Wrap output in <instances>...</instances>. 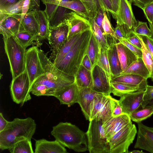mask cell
Listing matches in <instances>:
<instances>
[{"mask_svg": "<svg viewBox=\"0 0 153 153\" xmlns=\"http://www.w3.org/2000/svg\"><path fill=\"white\" fill-rule=\"evenodd\" d=\"M39 57L45 73L33 82L30 93L36 96H52L55 97L75 82V77L57 68L41 50Z\"/></svg>", "mask_w": 153, "mask_h": 153, "instance_id": "1", "label": "cell"}, {"mask_svg": "<svg viewBox=\"0 0 153 153\" xmlns=\"http://www.w3.org/2000/svg\"><path fill=\"white\" fill-rule=\"evenodd\" d=\"M36 128L35 121L31 117L15 118L9 122L5 128L0 132V149L2 150L8 149L23 138L31 139Z\"/></svg>", "mask_w": 153, "mask_h": 153, "instance_id": "2", "label": "cell"}, {"mask_svg": "<svg viewBox=\"0 0 153 153\" xmlns=\"http://www.w3.org/2000/svg\"><path fill=\"white\" fill-rule=\"evenodd\" d=\"M51 134L65 147L78 152L88 150L86 133L75 125L60 122L53 127Z\"/></svg>", "mask_w": 153, "mask_h": 153, "instance_id": "3", "label": "cell"}, {"mask_svg": "<svg viewBox=\"0 0 153 153\" xmlns=\"http://www.w3.org/2000/svg\"><path fill=\"white\" fill-rule=\"evenodd\" d=\"M92 33L91 28L82 33L70 51L54 65L63 72L75 77L86 54Z\"/></svg>", "mask_w": 153, "mask_h": 153, "instance_id": "4", "label": "cell"}, {"mask_svg": "<svg viewBox=\"0 0 153 153\" xmlns=\"http://www.w3.org/2000/svg\"><path fill=\"white\" fill-rule=\"evenodd\" d=\"M4 48L8 57L12 79L25 70L26 49L13 35L4 36Z\"/></svg>", "mask_w": 153, "mask_h": 153, "instance_id": "5", "label": "cell"}, {"mask_svg": "<svg viewBox=\"0 0 153 153\" xmlns=\"http://www.w3.org/2000/svg\"><path fill=\"white\" fill-rule=\"evenodd\" d=\"M100 120H94L89 121L86 132L88 151L90 153H109L108 141Z\"/></svg>", "mask_w": 153, "mask_h": 153, "instance_id": "6", "label": "cell"}, {"mask_svg": "<svg viewBox=\"0 0 153 153\" xmlns=\"http://www.w3.org/2000/svg\"><path fill=\"white\" fill-rule=\"evenodd\" d=\"M117 100L110 95L99 94L91 103L89 109V121L95 120L103 123L111 117Z\"/></svg>", "mask_w": 153, "mask_h": 153, "instance_id": "7", "label": "cell"}, {"mask_svg": "<svg viewBox=\"0 0 153 153\" xmlns=\"http://www.w3.org/2000/svg\"><path fill=\"white\" fill-rule=\"evenodd\" d=\"M137 133L136 127L131 122L108 140L109 153H128Z\"/></svg>", "mask_w": 153, "mask_h": 153, "instance_id": "8", "label": "cell"}, {"mask_svg": "<svg viewBox=\"0 0 153 153\" xmlns=\"http://www.w3.org/2000/svg\"><path fill=\"white\" fill-rule=\"evenodd\" d=\"M30 85L28 74L26 69L21 74L13 79L10 89L12 98L14 102L22 106L31 97L30 95Z\"/></svg>", "mask_w": 153, "mask_h": 153, "instance_id": "9", "label": "cell"}, {"mask_svg": "<svg viewBox=\"0 0 153 153\" xmlns=\"http://www.w3.org/2000/svg\"><path fill=\"white\" fill-rule=\"evenodd\" d=\"M49 27L50 33L48 39L52 52L49 59L53 62L58 52L67 40L69 24L68 20L65 19L58 25Z\"/></svg>", "mask_w": 153, "mask_h": 153, "instance_id": "10", "label": "cell"}, {"mask_svg": "<svg viewBox=\"0 0 153 153\" xmlns=\"http://www.w3.org/2000/svg\"><path fill=\"white\" fill-rule=\"evenodd\" d=\"M39 50L37 46H33L26 50L25 67L30 87L36 79L45 73L39 57Z\"/></svg>", "mask_w": 153, "mask_h": 153, "instance_id": "11", "label": "cell"}, {"mask_svg": "<svg viewBox=\"0 0 153 153\" xmlns=\"http://www.w3.org/2000/svg\"><path fill=\"white\" fill-rule=\"evenodd\" d=\"M131 3L128 0H120L115 19L117 25L123 26L129 33L133 32L138 24L133 13Z\"/></svg>", "mask_w": 153, "mask_h": 153, "instance_id": "12", "label": "cell"}, {"mask_svg": "<svg viewBox=\"0 0 153 153\" xmlns=\"http://www.w3.org/2000/svg\"><path fill=\"white\" fill-rule=\"evenodd\" d=\"M92 82L90 88L100 94L110 95V80L105 71L97 65L92 70Z\"/></svg>", "mask_w": 153, "mask_h": 153, "instance_id": "13", "label": "cell"}, {"mask_svg": "<svg viewBox=\"0 0 153 153\" xmlns=\"http://www.w3.org/2000/svg\"><path fill=\"white\" fill-rule=\"evenodd\" d=\"M65 19L68 20L69 24L67 39L75 35L91 28V24L88 19L81 16L75 12L66 13L64 16V20Z\"/></svg>", "mask_w": 153, "mask_h": 153, "instance_id": "14", "label": "cell"}, {"mask_svg": "<svg viewBox=\"0 0 153 153\" xmlns=\"http://www.w3.org/2000/svg\"><path fill=\"white\" fill-rule=\"evenodd\" d=\"M21 16L0 13V32L3 36H16L24 30L20 23Z\"/></svg>", "mask_w": 153, "mask_h": 153, "instance_id": "15", "label": "cell"}, {"mask_svg": "<svg viewBox=\"0 0 153 153\" xmlns=\"http://www.w3.org/2000/svg\"><path fill=\"white\" fill-rule=\"evenodd\" d=\"M138 131L134 148L142 149L153 153V127L137 123Z\"/></svg>", "mask_w": 153, "mask_h": 153, "instance_id": "16", "label": "cell"}, {"mask_svg": "<svg viewBox=\"0 0 153 153\" xmlns=\"http://www.w3.org/2000/svg\"><path fill=\"white\" fill-rule=\"evenodd\" d=\"M145 90L138 91L126 94L118 100L123 113L129 115L141 106Z\"/></svg>", "mask_w": 153, "mask_h": 153, "instance_id": "17", "label": "cell"}, {"mask_svg": "<svg viewBox=\"0 0 153 153\" xmlns=\"http://www.w3.org/2000/svg\"><path fill=\"white\" fill-rule=\"evenodd\" d=\"M131 122L130 116L124 113L117 116H112L109 118L103 123L108 140Z\"/></svg>", "mask_w": 153, "mask_h": 153, "instance_id": "18", "label": "cell"}, {"mask_svg": "<svg viewBox=\"0 0 153 153\" xmlns=\"http://www.w3.org/2000/svg\"><path fill=\"white\" fill-rule=\"evenodd\" d=\"M66 149L58 141H50L44 139L36 140L34 153H66Z\"/></svg>", "mask_w": 153, "mask_h": 153, "instance_id": "19", "label": "cell"}, {"mask_svg": "<svg viewBox=\"0 0 153 153\" xmlns=\"http://www.w3.org/2000/svg\"><path fill=\"white\" fill-rule=\"evenodd\" d=\"M77 103L79 105L86 120H89L90 105L95 97L100 94L93 91L90 88H79Z\"/></svg>", "mask_w": 153, "mask_h": 153, "instance_id": "20", "label": "cell"}, {"mask_svg": "<svg viewBox=\"0 0 153 153\" xmlns=\"http://www.w3.org/2000/svg\"><path fill=\"white\" fill-rule=\"evenodd\" d=\"M116 46L123 71L136 61L138 57L122 43L118 42L116 44Z\"/></svg>", "mask_w": 153, "mask_h": 153, "instance_id": "21", "label": "cell"}, {"mask_svg": "<svg viewBox=\"0 0 153 153\" xmlns=\"http://www.w3.org/2000/svg\"><path fill=\"white\" fill-rule=\"evenodd\" d=\"M37 16L39 24V29L37 35L34 37V41L38 45H40V41L48 39L50 33L49 21L44 10H37Z\"/></svg>", "mask_w": 153, "mask_h": 153, "instance_id": "22", "label": "cell"}, {"mask_svg": "<svg viewBox=\"0 0 153 153\" xmlns=\"http://www.w3.org/2000/svg\"><path fill=\"white\" fill-rule=\"evenodd\" d=\"M117 43L115 42L109 43V46L107 49L111 78L119 76L122 71L116 46V44Z\"/></svg>", "mask_w": 153, "mask_h": 153, "instance_id": "23", "label": "cell"}, {"mask_svg": "<svg viewBox=\"0 0 153 153\" xmlns=\"http://www.w3.org/2000/svg\"><path fill=\"white\" fill-rule=\"evenodd\" d=\"M36 10H29L22 20L21 24L24 30L27 31L35 36L39 29V24Z\"/></svg>", "mask_w": 153, "mask_h": 153, "instance_id": "24", "label": "cell"}, {"mask_svg": "<svg viewBox=\"0 0 153 153\" xmlns=\"http://www.w3.org/2000/svg\"><path fill=\"white\" fill-rule=\"evenodd\" d=\"M79 91V88L75 82L56 98L59 100L61 104L66 105L70 107L77 103Z\"/></svg>", "mask_w": 153, "mask_h": 153, "instance_id": "25", "label": "cell"}, {"mask_svg": "<svg viewBox=\"0 0 153 153\" xmlns=\"http://www.w3.org/2000/svg\"><path fill=\"white\" fill-rule=\"evenodd\" d=\"M111 93L118 97H121L129 93L138 91L145 90L146 88L125 83L110 82Z\"/></svg>", "mask_w": 153, "mask_h": 153, "instance_id": "26", "label": "cell"}, {"mask_svg": "<svg viewBox=\"0 0 153 153\" xmlns=\"http://www.w3.org/2000/svg\"><path fill=\"white\" fill-rule=\"evenodd\" d=\"M127 74L137 75L146 79L150 78V76L149 72L142 58H138L136 61L120 74V75Z\"/></svg>", "mask_w": 153, "mask_h": 153, "instance_id": "27", "label": "cell"}, {"mask_svg": "<svg viewBox=\"0 0 153 153\" xmlns=\"http://www.w3.org/2000/svg\"><path fill=\"white\" fill-rule=\"evenodd\" d=\"M110 82H122L146 88L148 85L147 79L140 76L133 74L120 75L112 77Z\"/></svg>", "mask_w": 153, "mask_h": 153, "instance_id": "28", "label": "cell"}, {"mask_svg": "<svg viewBox=\"0 0 153 153\" xmlns=\"http://www.w3.org/2000/svg\"><path fill=\"white\" fill-rule=\"evenodd\" d=\"M75 79L78 88H90L92 82V73L81 65L75 76Z\"/></svg>", "mask_w": 153, "mask_h": 153, "instance_id": "29", "label": "cell"}, {"mask_svg": "<svg viewBox=\"0 0 153 153\" xmlns=\"http://www.w3.org/2000/svg\"><path fill=\"white\" fill-rule=\"evenodd\" d=\"M60 2H57L59 5L72 10L79 15L89 20V15L86 9L79 0H71L64 3Z\"/></svg>", "mask_w": 153, "mask_h": 153, "instance_id": "30", "label": "cell"}, {"mask_svg": "<svg viewBox=\"0 0 153 153\" xmlns=\"http://www.w3.org/2000/svg\"><path fill=\"white\" fill-rule=\"evenodd\" d=\"M100 52L98 44L92 31L86 53L90 60L92 71L94 67L97 65Z\"/></svg>", "mask_w": 153, "mask_h": 153, "instance_id": "31", "label": "cell"}, {"mask_svg": "<svg viewBox=\"0 0 153 153\" xmlns=\"http://www.w3.org/2000/svg\"><path fill=\"white\" fill-rule=\"evenodd\" d=\"M92 33L98 44L100 51L101 48L108 49L109 45L107 38L96 23L95 19L89 20Z\"/></svg>", "mask_w": 153, "mask_h": 153, "instance_id": "32", "label": "cell"}, {"mask_svg": "<svg viewBox=\"0 0 153 153\" xmlns=\"http://www.w3.org/2000/svg\"><path fill=\"white\" fill-rule=\"evenodd\" d=\"M11 153H33L31 139L25 138L15 143L8 149Z\"/></svg>", "mask_w": 153, "mask_h": 153, "instance_id": "33", "label": "cell"}, {"mask_svg": "<svg viewBox=\"0 0 153 153\" xmlns=\"http://www.w3.org/2000/svg\"><path fill=\"white\" fill-rule=\"evenodd\" d=\"M153 114V107L147 105L144 107L141 106L129 116L131 120L137 123L149 117Z\"/></svg>", "mask_w": 153, "mask_h": 153, "instance_id": "34", "label": "cell"}, {"mask_svg": "<svg viewBox=\"0 0 153 153\" xmlns=\"http://www.w3.org/2000/svg\"><path fill=\"white\" fill-rule=\"evenodd\" d=\"M81 33L75 35L67 40L58 52L54 60L52 62L53 65L60 62L70 51L79 38Z\"/></svg>", "mask_w": 153, "mask_h": 153, "instance_id": "35", "label": "cell"}, {"mask_svg": "<svg viewBox=\"0 0 153 153\" xmlns=\"http://www.w3.org/2000/svg\"><path fill=\"white\" fill-rule=\"evenodd\" d=\"M142 45L141 50L143 61L149 72L150 78L153 82V57L139 35H137Z\"/></svg>", "mask_w": 153, "mask_h": 153, "instance_id": "36", "label": "cell"}, {"mask_svg": "<svg viewBox=\"0 0 153 153\" xmlns=\"http://www.w3.org/2000/svg\"><path fill=\"white\" fill-rule=\"evenodd\" d=\"M102 25L104 33L107 37L108 43L112 41L118 42L116 36L114 28H112L111 26L105 12L104 13V17Z\"/></svg>", "mask_w": 153, "mask_h": 153, "instance_id": "37", "label": "cell"}, {"mask_svg": "<svg viewBox=\"0 0 153 153\" xmlns=\"http://www.w3.org/2000/svg\"><path fill=\"white\" fill-rule=\"evenodd\" d=\"M97 65L105 72L110 79H111V74L107 54V49L101 48Z\"/></svg>", "mask_w": 153, "mask_h": 153, "instance_id": "38", "label": "cell"}, {"mask_svg": "<svg viewBox=\"0 0 153 153\" xmlns=\"http://www.w3.org/2000/svg\"><path fill=\"white\" fill-rule=\"evenodd\" d=\"M84 4L88 12L89 20L95 19L98 11L100 8L97 0H79Z\"/></svg>", "mask_w": 153, "mask_h": 153, "instance_id": "39", "label": "cell"}, {"mask_svg": "<svg viewBox=\"0 0 153 153\" xmlns=\"http://www.w3.org/2000/svg\"><path fill=\"white\" fill-rule=\"evenodd\" d=\"M18 42L25 49L28 46L34 44V37L33 35L25 30L19 31L15 36Z\"/></svg>", "mask_w": 153, "mask_h": 153, "instance_id": "40", "label": "cell"}, {"mask_svg": "<svg viewBox=\"0 0 153 153\" xmlns=\"http://www.w3.org/2000/svg\"><path fill=\"white\" fill-rule=\"evenodd\" d=\"M133 32L136 35L152 37V33L150 28L148 27L146 22L138 21L137 25L135 28Z\"/></svg>", "mask_w": 153, "mask_h": 153, "instance_id": "41", "label": "cell"}, {"mask_svg": "<svg viewBox=\"0 0 153 153\" xmlns=\"http://www.w3.org/2000/svg\"><path fill=\"white\" fill-rule=\"evenodd\" d=\"M25 0H20L17 3L8 9L0 11V13L7 15H17L21 16L22 7Z\"/></svg>", "mask_w": 153, "mask_h": 153, "instance_id": "42", "label": "cell"}, {"mask_svg": "<svg viewBox=\"0 0 153 153\" xmlns=\"http://www.w3.org/2000/svg\"><path fill=\"white\" fill-rule=\"evenodd\" d=\"M153 100V86L147 85L143 97L141 106L144 107Z\"/></svg>", "mask_w": 153, "mask_h": 153, "instance_id": "43", "label": "cell"}, {"mask_svg": "<svg viewBox=\"0 0 153 153\" xmlns=\"http://www.w3.org/2000/svg\"><path fill=\"white\" fill-rule=\"evenodd\" d=\"M118 42L122 43L134 53L138 58H142V53L140 49L132 44L125 39H120Z\"/></svg>", "mask_w": 153, "mask_h": 153, "instance_id": "44", "label": "cell"}, {"mask_svg": "<svg viewBox=\"0 0 153 153\" xmlns=\"http://www.w3.org/2000/svg\"><path fill=\"white\" fill-rule=\"evenodd\" d=\"M114 30L118 40L120 39H126L129 34L123 26L119 25H117Z\"/></svg>", "mask_w": 153, "mask_h": 153, "instance_id": "45", "label": "cell"}, {"mask_svg": "<svg viewBox=\"0 0 153 153\" xmlns=\"http://www.w3.org/2000/svg\"><path fill=\"white\" fill-rule=\"evenodd\" d=\"M142 10L149 23H152L153 20V2L146 6Z\"/></svg>", "mask_w": 153, "mask_h": 153, "instance_id": "46", "label": "cell"}, {"mask_svg": "<svg viewBox=\"0 0 153 153\" xmlns=\"http://www.w3.org/2000/svg\"><path fill=\"white\" fill-rule=\"evenodd\" d=\"M126 39L132 44L141 49L142 45L141 42L137 35L133 32H131Z\"/></svg>", "mask_w": 153, "mask_h": 153, "instance_id": "47", "label": "cell"}, {"mask_svg": "<svg viewBox=\"0 0 153 153\" xmlns=\"http://www.w3.org/2000/svg\"><path fill=\"white\" fill-rule=\"evenodd\" d=\"M20 0H0V11L5 10L13 5Z\"/></svg>", "mask_w": 153, "mask_h": 153, "instance_id": "48", "label": "cell"}, {"mask_svg": "<svg viewBox=\"0 0 153 153\" xmlns=\"http://www.w3.org/2000/svg\"><path fill=\"white\" fill-rule=\"evenodd\" d=\"M153 57V38L139 35Z\"/></svg>", "mask_w": 153, "mask_h": 153, "instance_id": "49", "label": "cell"}, {"mask_svg": "<svg viewBox=\"0 0 153 153\" xmlns=\"http://www.w3.org/2000/svg\"><path fill=\"white\" fill-rule=\"evenodd\" d=\"M105 12L103 11L100 8L98 11L95 18V21L96 23L104 34H105L102 27V24L103 19L104 17V13Z\"/></svg>", "mask_w": 153, "mask_h": 153, "instance_id": "50", "label": "cell"}, {"mask_svg": "<svg viewBox=\"0 0 153 153\" xmlns=\"http://www.w3.org/2000/svg\"><path fill=\"white\" fill-rule=\"evenodd\" d=\"M129 1L134 5L142 9L146 6L153 2V0H129Z\"/></svg>", "mask_w": 153, "mask_h": 153, "instance_id": "51", "label": "cell"}, {"mask_svg": "<svg viewBox=\"0 0 153 153\" xmlns=\"http://www.w3.org/2000/svg\"><path fill=\"white\" fill-rule=\"evenodd\" d=\"M30 3V0H25L24 2L22 7V13L20 20L21 23L25 15L29 11Z\"/></svg>", "mask_w": 153, "mask_h": 153, "instance_id": "52", "label": "cell"}, {"mask_svg": "<svg viewBox=\"0 0 153 153\" xmlns=\"http://www.w3.org/2000/svg\"><path fill=\"white\" fill-rule=\"evenodd\" d=\"M81 65L92 73V68L91 62L87 54H86L84 57Z\"/></svg>", "mask_w": 153, "mask_h": 153, "instance_id": "53", "label": "cell"}, {"mask_svg": "<svg viewBox=\"0 0 153 153\" xmlns=\"http://www.w3.org/2000/svg\"><path fill=\"white\" fill-rule=\"evenodd\" d=\"M122 108L118 100L112 112L113 116H117L123 114Z\"/></svg>", "mask_w": 153, "mask_h": 153, "instance_id": "54", "label": "cell"}, {"mask_svg": "<svg viewBox=\"0 0 153 153\" xmlns=\"http://www.w3.org/2000/svg\"><path fill=\"white\" fill-rule=\"evenodd\" d=\"M9 121L4 117L2 113H0V132L3 131L7 126Z\"/></svg>", "mask_w": 153, "mask_h": 153, "instance_id": "55", "label": "cell"}, {"mask_svg": "<svg viewBox=\"0 0 153 153\" xmlns=\"http://www.w3.org/2000/svg\"><path fill=\"white\" fill-rule=\"evenodd\" d=\"M39 0H30V3L29 10H39Z\"/></svg>", "mask_w": 153, "mask_h": 153, "instance_id": "56", "label": "cell"}, {"mask_svg": "<svg viewBox=\"0 0 153 153\" xmlns=\"http://www.w3.org/2000/svg\"><path fill=\"white\" fill-rule=\"evenodd\" d=\"M114 4L117 8L119 9L120 0H112Z\"/></svg>", "mask_w": 153, "mask_h": 153, "instance_id": "57", "label": "cell"}, {"mask_svg": "<svg viewBox=\"0 0 153 153\" xmlns=\"http://www.w3.org/2000/svg\"><path fill=\"white\" fill-rule=\"evenodd\" d=\"M150 29L151 31V32L152 33V38H153V20L151 23H149Z\"/></svg>", "mask_w": 153, "mask_h": 153, "instance_id": "58", "label": "cell"}, {"mask_svg": "<svg viewBox=\"0 0 153 153\" xmlns=\"http://www.w3.org/2000/svg\"><path fill=\"white\" fill-rule=\"evenodd\" d=\"M143 153V152L142 151H139L138 150H133L131 152H128V153Z\"/></svg>", "mask_w": 153, "mask_h": 153, "instance_id": "59", "label": "cell"}, {"mask_svg": "<svg viewBox=\"0 0 153 153\" xmlns=\"http://www.w3.org/2000/svg\"><path fill=\"white\" fill-rule=\"evenodd\" d=\"M148 105L152 106L153 107V100H152Z\"/></svg>", "mask_w": 153, "mask_h": 153, "instance_id": "60", "label": "cell"}, {"mask_svg": "<svg viewBox=\"0 0 153 153\" xmlns=\"http://www.w3.org/2000/svg\"><path fill=\"white\" fill-rule=\"evenodd\" d=\"M57 0V1H59V2H61V1L62 0Z\"/></svg>", "mask_w": 153, "mask_h": 153, "instance_id": "61", "label": "cell"}, {"mask_svg": "<svg viewBox=\"0 0 153 153\" xmlns=\"http://www.w3.org/2000/svg\"></svg>", "mask_w": 153, "mask_h": 153, "instance_id": "62", "label": "cell"}]
</instances>
